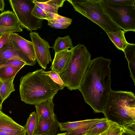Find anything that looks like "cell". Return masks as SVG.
I'll return each instance as SVG.
<instances>
[{
	"label": "cell",
	"mask_w": 135,
	"mask_h": 135,
	"mask_svg": "<svg viewBox=\"0 0 135 135\" xmlns=\"http://www.w3.org/2000/svg\"><path fill=\"white\" fill-rule=\"evenodd\" d=\"M111 60L102 57L91 60L78 89L95 113H103L111 87Z\"/></svg>",
	"instance_id": "6da1fadb"
},
{
	"label": "cell",
	"mask_w": 135,
	"mask_h": 135,
	"mask_svg": "<svg viewBox=\"0 0 135 135\" xmlns=\"http://www.w3.org/2000/svg\"><path fill=\"white\" fill-rule=\"evenodd\" d=\"M45 70L38 69L29 72L20 79L19 91L22 100L27 104L37 105L53 98L60 86L48 75L43 73Z\"/></svg>",
	"instance_id": "7a4b0ae2"
},
{
	"label": "cell",
	"mask_w": 135,
	"mask_h": 135,
	"mask_svg": "<svg viewBox=\"0 0 135 135\" xmlns=\"http://www.w3.org/2000/svg\"><path fill=\"white\" fill-rule=\"evenodd\" d=\"M103 113L107 120L123 127L135 123L134 94L112 90Z\"/></svg>",
	"instance_id": "3957f363"
},
{
	"label": "cell",
	"mask_w": 135,
	"mask_h": 135,
	"mask_svg": "<svg viewBox=\"0 0 135 135\" xmlns=\"http://www.w3.org/2000/svg\"><path fill=\"white\" fill-rule=\"evenodd\" d=\"M71 50L72 54L68 66L59 75L67 88L72 90L79 89L91 59L90 54L84 45L79 44Z\"/></svg>",
	"instance_id": "277c9868"
},
{
	"label": "cell",
	"mask_w": 135,
	"mask_h": 135,
	"mask_svg": "<svg viewBox=\"0 0 135 135\" xmlns=\"http://www.w3.org/2000/svg\"><path fill=\"white\" fill-rule=\"evenodd\" d=\"M74 9L101 28L107 33L121 28L105 13L100 0H67Z\"/></svg>",
	"instance_id": "5b68a950"
},
{
	"label": "cell",
	"mask_w": 135,
	"mask_h": 135,
	"mask_svg": "<svg viewBox=\"0 0 135 135\" xmlns=\"http://www.w3.org/2000/svg\"><path fill=\"white\" fill-rule=\"evenodd\" d=\"M100 1L105 13L125 32L135 31V6H123Z\"/></svg>",
	"instance_id": "8992f818"
},
{
	"label": "cell",
	"mask_w": 135,
	"mask_h": 135,
	"mask_svg": "<svg viewBox=\"0 0 135 135\" xmlns=\"http://www.w3.org/2000/svg\"><path fill=\"white\" fill-rule=\"evenodd\" d=\"M33 0H9L11 7L21 26L28 31L40 28L43 20L37 18L32 14L35 4Z\"/></svg>",
	"instance_id": "52a82bcc"
},
{
	"label": "cell",
	"mask_w": 135,
	"mask_h": 135,
	"mask_svg": "<svg viewBox=\"0 0 135 135\" xmlns=\"http://www.w3.org/2000/svg\"><path fill=\"white\" fill-rule=\"evenodd\" d=\"M30 35L33 44L36 60L42 69L52 61L50 49L51 47L48 42L41 38L38 33L31 31Z\"/></svg>",
	"instance_id": "ba28073f"
},
{
	"label": "cell",
	"mask_w": 135,
	"mask_h": 135,
	"mask_svg": "<svg viewBox=\"0 0 135 135\" xmlns=\"http://www.w3.org/2000/svg\"><path fill=\"white\" fill-rule=\"evenodd\" d=\"M10 59L23 61L26 65L33 66L36 61L31 60L23 53L15 48L9 41L0 49V64Z\"/></svg>",
	"instance_id": "9c48e42d"
},
{
	"label": "cell",
	"mask_w": 135,
	"mask_h": 135,
	"mask_svg": "<svg viewBox=\"0 0 135 135\" xmlns=\"http://www.w3.org/2000/svg\"><path fill=\"white\" fill-rule=\"evenodd\" d=\"M9 41L15 48L31 60L36 61L33 46L31 41L25 39L16 33L10 34Z\"/></svg>",
	"instance_id": "30bf717a"
},
{
	"label": "cell",
	"mask_w": 135,
	"mask_h": 135,
	"mask_svg": "<svg viewBox=\"0 0 135 135\" xmlns=\"http://www.w3.org/2000/svg\"><path fill=\"white\" fill-rule=\"evenodd\" d=\"M0 131L18 135L26 132L24 126L16 122L1 110H0Z\"/></svg>",
	"instance_id": "8fae6325"
},
{
	"label": "cell",
	"mask_w": 135,
	"mask_h": 135,
	"mask_svg": "<svg viewBox=\"0 0 135 135\" xmlns=\"http://www.w3.org/2000/svg\"><path fill=\"white\" fill-rule=\"evenodd\" d=\"M72 54L71 49L55 53L50 67L51 70L59 73L64 71L68 66Z\"/></svg>",
	"instance_id": "7c38bea8"
},
{
	"label": "cell",
	"mask_w": 135,
	"mask_h": 135,
	"mask_svg": "<svg viewBox=\"0 0 135 135\" xmlns=\"http://www.w3.org/2000/svg\"><path fill=\"white\" fill-rule=\"evenodd\" d=\"M38 124L36 134L38 135H55L59 128L56 118L44 120L38 117Z\"/></svg>",
	"instance_id": "4fadbf2b"
},
{
	"label": "cell",
	"mask_w": 135,
	"mask_h": 135,
	"mask_svg": "<svg viewBox=\"0 0 135 135\" xmlns=\"http://www.w3.org/2000/svg\"><path fill=\"white\" fill-rule=\"evenodd\" d=\"M105 118L86 119L75 122H59V126L61 131L68 132L88 126H91L101 122L107 120Z\"/></svg>",
	"instance_id": "5bb4252c"
},
{
	"label": "cell",
	"mask_w": 135,
	"mask_h": 135,
	"mask_svg": "<svg viewBox=\"0 0 135 135\" xmlns=\"http://www.w3.org/2000/svg\"><path fill=\"white\" fill-rule=\"evenodd\" d=\"M53 99L51 98L35 105L38 117L44 120L56 118L54 112V103Z\"/></svg>",
	"instance_id": "9a60e30c"
},
{
	"label": "cell",
	"mask_w": 135,
	"mask_h": 135,
	"mask_svg": "<svg viewBox=\"0 0 135 135\" xmlns=\"http://www.w3.org/2000/svg\"><path fill=\"white\" fill-rule=\"evenodd\" d=\"M65 0H33V3L45 12L58 14V8Z\"/></svg>",
	"instance_id": "2e32d148"
},
{
	"label": "cell",
	"mask_w": 135,
	"mask_h": 135,
	"mask_svg": "<svg viewBox=\"0 0 135 135\" xmlns=\"http://www.w3.org/2000/svg\"><path fill=\"white\" fill-rule=\"evenodd\" d=\"M124 31L121 30L107 33L108 37L115 46L119 50L124 52L129 44L126 40Z\"/></svg>",
	"instance_id": "e0dca14e"
},
{
	"label": "cell",
	"mask_w": 135,
	"mask_h": 135,
	"mask_svg": "<svg viewBox=\"0 0 135 135\" xmlns=\"http://www.w3.org/2000/svg\"><path fill=\"white\" fill-rule=\"evenodd\" d=\"M127 60L129 70L130 76L135 85V44H131L128 45L123 52Z\"/></svg>",
	"instance_id": "ac0fdd59"
},
{
	"label": "cell",
	"mask_w": 135,
	"mask_h": 135,
	"mask_svg": "<svg viewBox=\"0 0 135 135\" xmlns=\"http://www.w3.org/2000/svg\"><path fill=\"white\" fill-rule=\"evenodd\" d=\"M0 25L7 27L21 26L15 13L9 10L0 14Z\"/></svg>",
	"instance_id": "d6986e66"
},
{
	"label": "cell",
	"mask_w": 135,
	"mask_h": 135,
	"mask_svg": "<svg viewBox=\"0 0 135 135\" xmlns=\"http://www.w3.org/2000/svg\"><path fill=\"white\" fill-rule=\"evenodd\" d=\"M71 39L69 35L64 37H58L55 40L53 48L55 53L61 51L71 49L73 47Z\"/></svg>",
	"instance_id": "ffe728a7"
},
{
	"label": "cell",
	"mask_w": 135,
	"mask_h": 135,
	"mask_svg": "<svg viewBox=\"0 0 135 135\" xmlns=\"http://www.w3.org/2000/svg\"><path fill=\"white\" fill-rule=\"evenodd\" d=\"M15 76L6 80H1L2 83L0 87V94L3 102L15 89L13 81Z\"/></svg>",
	"instance_id": "44dd1931"
},
{
	"label": "cell",
	"mask_w": 135,
	"mask_h": 135,
	"mask_svg": "<svg viewBox=\"0 0 135 135\" xmlns=\"http://www.w3.org/2000/svg\"><path fill=\"white\" fill-rule=\"evenodd\" d=\"M38 124V118L36 112L31 113L24 126L27 135H34L36 133Z\"/></svg>",
	"instance_id": "7402d4cb"
},
{
	"label": "cell",
	"mask_w": 135,
	"mask_h": 135,
	"mask_svg": "<svg viewBox=\"0 0 135 135\" xmlns=\"http://www.w3.org/2000/svg\"><path fill=\"white\" fill-rule=\"evenodd\" d=\"M109 122L107 120L90 126L84 135H100L108 128Z\"/></svg>",
	"instance_id": "603a6c76"
},
{
	"label": "cell",
	"mask_w": 135,
	"mask_h": 135,
	"mask_svg": "<svg viewBox=\"0 0 135 135\" xmlns=\"http://www.w3.org/2000/svg\"><path fill=\"white\" fill-rule=\"evenodd\" d=\"M21 69L9 66L0 68V79L6 80L15 76Z\"/></svg>",
	"instance_id": "cb8c5ba5"
},
{
	"label": "cell",
	"mask_w": 135,
	"mask_h": 135,
	"mask_svg": "<svg viewBox=\"0 0 135 135\" xmlns=\"http://www.w3.org/2000/svg\"><path fill=\"white\" fill-rule=\"evenodd\" d=\"M109 122L108 128L100 135H121L124 131V128L114 123Z\"/></svg>",
	"instance_id": "d4e9b609"
},
{
	"label": "cell",
	"mask_w": 135,
	"mask_h": 135,
	"mask_svg": "<svg viewBox=\"0 0 135 135\" xmlns=\"http://www.w3.org/2000/svg\"><path fill=\"white\" fill-rule=\"evenodd\" d=\"M43 73L49 76L55 82L60 86L61 90H62L66 87L65 85L60 77V73L51 70L50 71L47 72L44 71L43 72Z\"/></svg>",
	"instance_id": "484cf974"
},
{
	"label": "cell",
	"mask_w": 135,
	"mask_h": 135,
	"mask_svg": "<svg viewBox=\"0 0 135 135\" xmlns=\"http://www.w3.org/2000/svg\"><path fill=\"white\" fill-rule=\"evenodd\" d=\"M26 65V63L23 61L16 59H10L0 64V68L5 66H9L21 69Z\"/></svg>",
	"instance_id": "4316f807"
},
{
	"label": "cell",
	"mask_w": 135,
	"mask_h": 135,
	"mask_svg": "<svg viewBox=\"0 0 135 135\" xmlns=\"http://www.w3.org/2000/svg\"><path fill=\"white\" fill-rule=\"evenodd\" d=\"M108 3L127 6H135V0H104Z\"/></svg>",
	"instance_id": "83f0119b"
},
{
	"label": "cell",
	"mask_w": 135,
	"mask_h": 135,
	"mask_svg": "<svg viewBox=\"0 0 135 135\" xmlns=\"http://www.w3.org/2000/svg\"><path fill=\"white\" fill-rule=\"evenodd\" d=\"M32 14L34 17L37 18L42 20H46L47 15L46 12L36 4L32 10Z\"/></svg>",
	"instance_id": "f1b7e54d"
},
{
	"label": "cell",
	"mask_w": 135,
	"mask_h": 135,
	"mask_svg": "<svg viewBox=\"0 0 135 135\" xmlns=\"http://www.w3.org/2000/svg\"><path fill=\"white\" fill-rule=\"evenodd\" d=\"M23 31L21 26L7 27L0 25V35L8 33H14L15 32H20Z\"/></svg>",
	"instance_id": "f546056e"
},
{
	"label": "cell",
	"mask_w": 135,
	"mask_h": 135,
	"mask_svg": "<svg viewBox=\"0 0 135 135\" xmlns=\"http://www.w3.org/2000/svg\"><path fill=\"white\" fill-rule=\"evenodd\" d=\"M51 23H57L61 24H71L72 20L70 18L59 15L57 18L53 20L48 21Z\"/></svg>",
	"instance_id": "4dcf8cb0"
},
{
	"label": "cell",
	"mask_w": 135,
	"mask_h": 135,
	"mask_svg": "<svg viewBox=\"0 0 135 135\" xmlns=\"http://www.w3.org/2000/svg\"><path fill=\"white\" fill-rule=\"evenodd\" d=\"M91 126H88L73 131L66 132L67 135H84L86 131Z\"/></svg>",
	"instance_id": "1f68e13d"
},
{
	"label": "cell",
	"mask_w": 135,
	"mask_h": 135,
	"mask_svg": "<svg viewBox=\"0 0 135 135\" xmlns=\"http://www.w3.org/2000/svg\"><path fill=\"white\" fill-rule=\"evenodd\" d=\"M48 25L50 27L57 29H64L66 28L70 24H61L57 23H51L48 21Z\"/></svg>",
	"instance_id": "d6a6232c"
},
{
	"label": "cell",
	"mask_w": 135,
	"mask_h": 135,
	"mask_svg": "<svg viewBox=\"0 0 135 135\" xmlns=\"http://www.w3.org/2000/svg\"><path fill=\"white\" fill-rule=\"evenodd\" d=\"M11 33L2 34L0 37V49L9 41V37Z\"/></svg>",
	"instance_id": "836d02e7"
},
{
	"label": "cell",
	"mask_w": 135,
	"mask_h": 135,
	"mask_svg": "<svg viewBox=\"0 0 135 135\" xmlns=\"http://www.w3.org/2000/svg\"><path fill=\"white\" fill-rule=\"evenodd\" d=\"M45 12L47 15L46 20L47 21L49 20H53L56 19L59 15L58 14H55L53 13L47 12Z\"/></svg>",
	"instance_id": "e575fe53"
},
{
	"label": "cell",
	"mask_w": 135,
	"mask_h": 135,
	"mask_svg": "<svg viewBox=\"0 0 135 135\" xmlns=\"http://www.w3.org/2000/svg\"><path fill=\"white\" fill-rule=\"evenodd\" d=\"M124 128L128 130L135 133V123L130 124Z\"/></svg>",
	"instance_id": "d590c367"
},
{
	"label": "cell",
	"mask_w": 135,
	"mask_h": 135,
	"mask_svg": "<svg viewBox=\"0 0 135 135\" xmlns=\"http://www.w3.org/2000/svg\"><path fill=\"white\" fill-rule=\"evenodd\" d=\"M124 131L122 133L121 135H135V132L128 130L124 128Z\"/></svg>",
	"instance_id": "8d00e7d4"
},
{
	"label": "cell",
	"mask_w": 135,
	"mask_h": 135,
	"mask_svg": "<svg viewBox=\"0 0 135 135\" xmlns=\"http://www.w3.org/2000/svg\"><path fill=\"white\" fill-rule=\"evenodd\" d=\"M4 3L3 0H0V11L2 12L4 10Z\"/></svg>",
	"instance_id": "74e56055"
},
{
	"label": "cell",
	"mask_w": 135,
	"mask_h": 135,
	"mask_svg": "<svg viewBox=\"0 0 135 135\" xmlns=\"http://www.w3.org/2000/svg\"><path fill=\"white\" fill-rule=\"evenodd\" d=\"M10 133L3 131H0V135H20Z\"/></svg>",
	"instance_id": "f35d334b"
},
{
	"label": "cell",
	"mask_w": 135,
	"mask_h": 135,
	"mask_svg": "<svg viewBox=\"0 0 135 135\" xmlns=\"http://www.w3.org/2000/svg\"><path fill=\"white\" fill-rule=\"evenodd\" d=\"M3 102L2 100L1 96L0 94V110H1L2 109V104Z\"/></svg>",
	"instance_id": "ab89813d"
},
{
	"label": "cell",
	"mask_w": 135,
	"mask_h": 135,
	"mask_svg": "<svg viewBox=\"0 0 135 135\" xmlns=\"http://www.w3.org/2000/svg\"><path fill=\"white\" fill-rule=\"evenodd\" d=\"M55 135H67V132H65L64 133H58L57 134H56Z\"/></svg>",
	"instance_id": "60d3db41"
},
{
	"label": "cell",
	"mask_w": 135,
	"mask_h": 135,
	"mask_svg": "<svg viewBox=\"0 0 135 135\" xmlns=\"http://www.w3.org/2000/svg\"><path fill=\"white\" fill-rule=\"evenodd\" d=\"M2 83V81L1 79H0V87L1 86V85Z\"/></svg>",
	"instance_id": "b9f144b4"
},
{
	"label": "cell",
	"mask_w": 135,
	"mask_h": 135,
	"mask_svg": "<svg viewBox=\"0 0 135 135\" xmlns=\"http://www.w3.org/2000/svg\"><path fill=\"white\" fill-rule=\"evenodd\" d=\"M26 132H25L24 133H23V134H21L20 135H26Z\"/></svg>",
	"instance_id": "7bdbcfd3"
},
{
	"label": "cell",
	"mask_w": 135,
	"mask_h": 135,
	"mask_svg": "<svg viewBox=\"0 0 135 135\" xmlns=\"http://www.w3.org/2000/svg\"><path fill=\"white\" fill-rule=\"evenodd\" d=\"M34 135H38L36 134H34Z\"/></svg>",
	"instance_id": "ee69618b"
}]
</instances>
